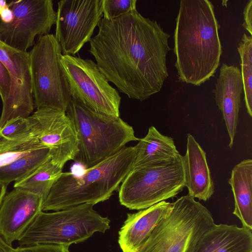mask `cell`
<instances>
[{
  "instance_id": "6da1fadb",
  "label": "cell",
  "mask_w": 252,
  "mask_h": 252,
  "mask_svg": "<svg viewBox=\"0 0 252 252\" xmlns=\"http://www.w3.org/2000/svg\"><path fill=\"white\" fill-rule=\"evenodd\" d=\"M97 26L89 51L107 81L140 101L159 92L168 76L170 35L136 9L114 20L102 18Z\"/></svg>"
},
{
  "instance_id": "7a4b0ae2",
  "label": "cell",
  "mask_w": 252,
  "mask_h": 252,
  "mask_svg": "<svg viewBox=\"0 0 252 252\" xmlns=\"http://www.w3.org/2000/svg\"><path fill=\"white\" fill-rule=\"evenodd\" d=\"M220 28L210 1H180L173 36L180 80L199 86L214 76L222 54Z\"/></svg>"
},
{
  "instance_id": "3957f363",
  "label": "cell",
  "mask_w": 252,
  "mask_h": 252,
  "mask_svg": "<svg viewBox=\"0 0 252 252\" xmlns=\"http://www.w3.org/2000/svg\"><path fill=\"white\" fill-rule=\"evenodd\" d=\"M135 157L134 147L125 146L81 175L62 172L43 201L42 211L108 200L131 170Z\"/></svg>"
},
{
  "instance_id": "277c9868",
  "label": "cell",
  "mask_w": 252,
  "mask_h": 252,
  "mask_svg": "<svg viewBox=\"0 0 252 252\" xmlns=\"http://www.w3.org/2000/svg\"><path fill=\"white\" fill-rule=\"evenodd\" d=\"M74 126L78 152L73 160L89 169L139 141L133 127L122 119L99 114L72 98L65 112Z\"/></svg>"
},
{
  "instance_id": "5b68a950",
  "label": "cell",
  "mask_w": 252,
  "mask_h": 252,
  "mask_svg": "<svg viewBox=\"0 0 252 252\" xmlns=\"http://www.w3.org/2000/svg\"><path fill=\"white\" fill-rule=\"evenodd\" d=\"M85 203L53 213L41 211L18 239L19 247L40 244L69 246L84 242L95 232L104 233L110 220Z\"/></svg>"
},
{
  "instance_id": "8992f818",
  "label": "cell",
  "mask_w": 252,
  "mask_h": 252,
  "mask_svg": "<svg viewBox=\"0 0 252 252\" xmlns=\"http://www.w3.org/2000/svg\"><path fill=\"white\" fill-rule=\"evenodd\" d=\"M172 204L138 252H195L201 236L215 224L209 210L189 194Z\"/></svg>"
},
{
  "instance_id": "52a82bcc",
  "label": "cell",
  "mask_w": 252,
  "mask_h": 252,
  "mask_svg": "<svg viewBox=\"0 0 252 252\" xmlns=\"http://www.w3.org/2000/svg\"><path fill=\"white\" fill-rule=\"evenodd\" d=\"M185 187L183 156L148 166L133 168L122 182L120 204L143 210L173 198Z\"/></svg>"
},
{
  "instance_id": "ba28073f",
  "label": "cell",
  "mask_w": 252,
  "mask_h": 252,
  "mask_svg": "<svg viewBox=\"0 0 252 252\" xmlns=\"http://www.w3.org/2000/svg\"><path fill=\"white\" fill-rule=\"evenodd\" d=\"M29 52L34 107L65 112L72 96L61 63V47L55 35L38 38Z\"/></svg>"
},
{
  "instance_id": "9c48e42d",
  "label": "cell",
  "mask_w": 252,
  "mask_h": 252,
  "mask_svg": "<svg viewBox=\"0 0 252 252\" xmlns=\"http://www.w3.org/2000/svg\"><path fill=\"white\" fill-rule=\"evenodd\" d=\"M61 63L72 98L99 114L120 117L121 97L96 63L90 59L63 55L61 57Z\"/></svg>"
},
{
  "instance_id": "30bf717a",
  "label": "cell",
  "mask_w": 252,
  "mask_h": 252,
  "mask_svg": "<svg viewBox=\"0 0 252 252\" xmlns=\"http://www.w3.org/2000/svg\"><path fill=\"white\" fill-rule=\"evenodd\" d=\"M14 18L8 24L0 20V40L23 52L38 38L49 34L56 24L57 13L52 0H18L7 3Z\"/></svg>"
},
{
  "instance_id": "8fae6325",
  "label": "cell",
  "mask_w": 252,
  "mask_h": 252,
  "mask_svg": "<svg viewBox=\"0 0 252 252\" xmlns=\"http://www.w3.org/2000/svg\"><path fill=\"white\" fill-rule=\"evenodd\" d=\"M56 13L55 36L62 55L74 56L90 41L102 18V0H62Z\"/></svg>"
},
{
  "instance_id": "7c38bea8",
  "label": "cell",
  "mask_w": 252,
  "mask_h": 252,
  "mask_svg": "<svg viewBox=\"0 0 252 252\" xmlns=\"http://www.w3.org/2000/svg\"><path fill=\"white\" fill-rule=\"evenodd\" d=\"M31 130L39 143L49 149L52 162L63 168L78 152L73 124L66 113L55 109L36 110L28 117Z\"/></svg>"
},
{
  "instance_id": "4fadbf2b",
  "label": "cell",
  "mask_w": 252,
  "mask_h": 252,
  "mask_svg": "<svg viewBox=\"0 0 252 252\" xmlns=\"http://www.w3.org/2000/svg\"><path fill=\"white\" fill-rule=\"evenodd\" d=\"M0 60L7 68L11 79L9 95L2 103L0 128L11 119L29 117L34 103L32 93L29 52L14 49L0 40Z\"/></svg>"
},
{
  "instance_id": "5bb4252c",
  "label": "cell",
  "mask_w": 252,
  "mask_h": 252,
  "mask_svg": "<svg viewBox=\"0 0 252 252\" xmlns=\"http://www.w3.org/2000/svg\"><path fill=\"white\" fill-rule=\"evenodd\" d=\"M43 198L18 188L5 195L0 206V236L9 245L18 240L42 211Z\"/></svg>"
},
{
  "instance_id": "9a60e30c",
  "label": "cell",
  "mask_w": 252,
  "mask_h": 252,
  "mask_svg": "<svg viewBox=\"0 0 252 252\" xmlns=\"http://www.w3.org/2000/svg\"><path fill=\"white\" fill-rule=\"evenodd\" d=\"M243 81L240 69L223 63L217 79L215 94L216 103L221 112L229 138V147L233 145L241 106Z\"/></svg>"
},
{
  "instance_id": "2e32d148",
  "label": "cell",
  "mask_w": 252,
  "mask_h": 252,
  "mask_svg": "<svg viewBox=\"0 0 252 252\" xmlns=\"http://www.w3.org/2000/svg\"><path fill=\"white\" fill-rule=\"evenodd\" d=\"M172 209V203L162 201L136 213L127 214L119 231L118 243L123 252H138Z\"/></svg>"
},
{
  "instance_id": "e0dca14e",
  "label": "cell",
  "mask_w": 252,
  "mask_h": 252,
  "mask_svg": "<svg viewBox=\"0 0 252 252\" xmlns=\"http://www.w3.org/2000/svg\"><path fill=\"white\" fill-rule=\"evenodd\" d=\"M185 187L193 198L206 201L214 193V184L206 159V152L190 133L187 150L183 156Z\"/></svg>"
},
{
  "instance_id": "ac0fdd59",
  "label": "cell",
  "mask_w": 252,
  "mask_h": 252,
  "mask_svg": "<svg viewBox=\"0 0 252 252\" xmlns=\"http://www.w3.org/2000/svg\"><path fill=\"white\" fill-rule=\"evenodd\" d=\"M195 252H252V230L215 224L201 236Z\"/></svg>"
},
{
  "instance_id": "d6986e66",
  "label": "cell",
  "mask_w": 252,
  "mask_h": 252,
  "mask_svg": "<svg viewBox=\"0 0 252 252\" xmlns=\"http://www.w3.org/2000/svg\"><path fill=\"white\" fill-rule=\"evenodd\" d=\"M234 199L233 214L242 227L252 230V160L244 159L232 169L228 180Z\"/></svg>"
},
{
  "instance_id": "ffe728a7",
  "label": "cell",
  "mask_w": 252,
  "mask_h": 252,
  "mask_svg": "<svg viewBox=\"0 0 252 252\" xmlns=\"http://www.w3.org/2000/svg\"><path fill=\"white\" fill-rule=\"evenodd\" d=\"M138 141L134 146L135 157L132 168L171 160L180 155L173 139L161 134L154 126Z\"/></svg>"
},
{
  "instance_id": "44dd1931",
  "label": "cell",
  "mask_w": 252,
  "mask_h": 252,
  "mask_svg": "<svg viewBox=\"0 0 252 252\" xmlns=\"http://www.w3.org/2000/svg\"><path fill=\"white\" fill-rule=\"evenodd\" d=\"M63 168L54 164L49 157L30 173L14 182L18 188L41 196L43 201Z\"/></svg>"
},
{
  "instance_id": "7402d4cb",
  "label": "cell",
  "mask_w": 252,
  "mask_h": 252,
  "mask_svg": "<svg viewBox=\"0 0 252 252\" xmlns=\"http://www.w3.org/2000/svg\"><path fill=\"white\" fill-rule=\"evenodd\" d=\"M49 149L40 148L27 154L11 164L0 167V182L8 185L25 176L49 157Z\"/></svg>"
},
{
  "instance_id": "603a6c76",
  "label": "cell",
  "mask_w": 252,
  "mask_h": 252,
  "mask_svg": "<svg viewBox=\"0 0 252 252\" xmlns=\"http://www.w3.org/2000/svg\"><path fill=\"white\" fill-rule=\"evenodd\" d=\"M241 59V73L247 112L252 117V37L244 33L238 47Z\"/></svg>"
},
{
  "instance_id": "cb8c5ba5",
  "label": "cell",
  "mask_w": 252,
  "mask_h": 252,
  "mask_svg": "<svg viewBox=\"0 0 252 252\" xmlns=\"http://www.w3.org/2000/svg\"><path fill=\"white\" fill-rule=\"evenodd\" d=\"M137 0H102L103 18L111 20L136 9Z\"/></svg>"
},
{
  "instance_id": "d4e9b609",
  "label": "cell",
  "mask_w": 252,
  "mask_h": 252,
  "mask_svg": "<svg viewBox=\"0 0 252 252\" xmlns=\"http://www.w3.org/2000/svg\"><path fill=\"white\" fill-rule=\"evenodd\" d=\"M31 133L27 118L11 119L0 128V137L6 140H15L22 138Z\"/></svg>"
},
{
  "instance_id": "484cf974",
  "label": "cell",
  "mask_w": 252,
  "mask_h": 252,
  "mask_svg": "<svg viewBox=\"0 0 252 252\" xmlns=\"http://www.w3.org/2000/svg\"><path fill=\"white\" fill-rule=\"evenodd\" d=\"M69 246L51 244H40L29 247H18L14 252H69Z\"/></svg>"
},
{
  "instance_id": "4316f807",
  "label": "cell",
  "mask_w": 252,
  "mask_h": 252,
  "mask_svg": "<svg viewBox=\"0 0 252 252\" xmlns=\"http://www.w3.org/2000/svg\"><path fill=\"white\" fill-rule=\"evenodd\" d=\"M11 88V79L8 71L0 60V96L2 102L8 97Z\"/></svg>"
},
{
  "instance_id": "83f0119b",
  "label": "cell",
  "mask_w": 252,
  "mask_h": 252,
  "mask_svg": "<svg viewBox=\"0 0 252 252\" xmlns=\"http://www.w3.org/2000/svg\"><path fill=\"white\" fill-rule=\"evenodd\" d=\"M243 26L252 35V0L248 1L244 10Z\"/></svg>"
},
{
  "instance_id": "f1b7e54d",
  "label": "cell",
  "mask_w": 252,
  "mask_h": 252,
  "mask_svg": "<svg viewBox=\"0 0 252 252\" xmlns=\"http://www.w3.org/2000/svg\"><path fill=\"white\" fill-rule=\"evenodd\" d=\"M14 18L12 10L7 6L2 11L0 14V20L3 23H11Z\"/></svg>"
},
{
  "instance_id": "f546056e",
  "label": "cell",
  "mask_w": 252,
  "mask_h": 252,
  "mask_svg": "<svg viewBox=\"0 0 252 252\" xmlns=\"http://www.w3.org/2000/svg\"><path fill=\"white\" fill-rule=\"evenodd\" d=\"M14 249L7 244L0 236V252H14Z\"/></svg>"
},
{
  "instance_id": "4dcf8cb0",
  "label": "cell",
  "mask_w": 252,
  "mask_h": 252,
  "mask_svg": "<svg viewBox=\"0 0 252 252\" xmlns=\"http://www.w3.org/2000/svg\"><path fill=\"white\" fill-rule=\"evenodd\" d=\"M8 185L0 182V206L5 195Z\"/></svg>"
},
{
  "instance_id": "1f68e13d",
  "label": "cell",
  "mask_w": 252,
  "mask_h": 252,
  "mask_svg": "<svg viewBox=\"0 0 252 252\" xmlns=\"http://www.w3.org/2000/svg\"><path fill=\"white\" fill-rule=\"evenodd\" d=\"M7 6V3L5 0H0V14Z\"/></svg>"
}]
</instances>
